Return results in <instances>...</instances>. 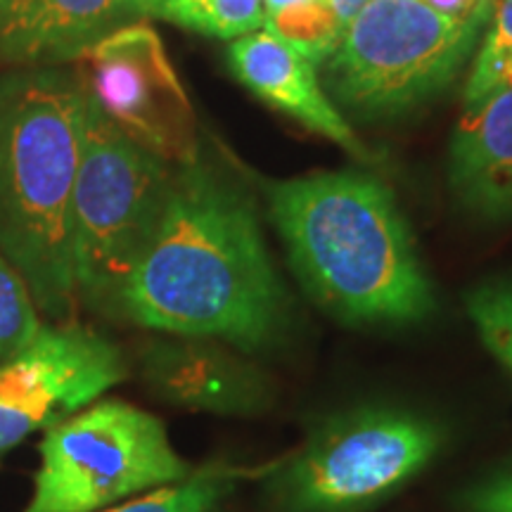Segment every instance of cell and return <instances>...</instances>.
<instances>
[{"label": "cell", "mask_w": 512, "mask_h": 512, "mask_svg": "<svg viewBox=\"0 0 512 512\" xmlns=\"http://www.w3.org/2000/svg\"><path fill=\"white\" fill-rule=\"evenodd\" d=\"M110 316L164 335L219 339L249 356L280 347L292 297L252 192L200 155L176 164L162 221Z\"/></svg>", "instance_id": "1"}, {"label": "cell", "mask_w": 512, "mask_h": 512, "mask_svg": "<svg viewBox=\"0 0 512 512\" xmlns=\"http://www.w3.org/2000/svg\"><path fill=\"white\" fill-rule=\"evenodd\" d=\"M268 219L299 285L351 328H406L437 294L394 192L366 171H325L266 185Z\"/></svg>", "instance_id": "2"}, {"label": "cell", "mask_w": 512, "mask_h": 512, "mask_svg": "<svg viewBox=\"0 0 512 512\" xmlns=\"http://www.w3.org/2000/svg\"><path fill=\"white\" fill-rule=\"evenodd\" d=\"M83 114L79 74L55 67L0 74V254L53 323L72 320L79 302L69 214Z\"/></svg>", "instance_id": "3"}, {"label": "cell", "mask_w": 512, "mask_h": 512, "mask_svg": "<svg viewBox=\"0 0 512 512\" xmlns=\"http://www.w3.org/2000/svg\"><path fill=\"white\" fill-rule=\"evenodd\" d=\"M174 166L112 124L86 95L69 242L76 299L110 316L162 221Z\"/></svg>", "instance_id": "4"}, {"label": "cell", "mask_w": 512, "mask_h": 512, "mask_svg": "<svg viewBox=\"0 0 512 512\" xmlns=\"http://www.w3.org/2000/svg\"><path fill=\"white\" fill-rule=\"evenodd\" d=\"M448 432L401 406L330 415L271 475L278 512H368L401 494L439 458Z\"/></svg>", "instance_id": "5"}, {"label": "cell", "mask_w": 512, "mask_h": 512, "mask_svg": "<svg viewBox=\"0 0 512 512\" xmlns=\"http://www.w3.org/2000/svg\"><path fill=\"white\" fill-rule=\"evenodd\" d=\"M494 12L451 22L420 0H370L325 64V88L358 117H389L451 86Z\"/></svg>", "instance_id": "6"}, {"label": "cell", "mask_w": 512, "mask_h": 512, "mask_svg": "<svg viewBox=\"0 0 512 512\" xmlns=\"http://www.w3.org/2000/svg\"><path fill=\"white\" fill-rule=\"evenodd\" d=\"M38 451L41 463L22 512H100L195 470L157 415L114 396L48 427Z\"/></svg>", "instance_id": "7"}, {"label": "cell", "mask_w": 512, "mask_h": 512, "mask_svg": "<svg viewBox=\"0 0 512 512\" xmlns=\"http://www.w3.org/2000/svg\"><path fill=\"white\" fill-rule=\"evenodd\" d=\"M79 60L86 95L128 138L171 164L197 157L195 112L150 24H124Z\"/></svg>", "instance_id": "8"}, {"label": "cell", "mask_w": 512, "mask_h": 512, "mask_svg": "<svg viewBox=\"0 0 512 512\" xmlns=\"http://www.w3.org/2000/svg\"><path fill=\"white\" fill-rule=\"evenodd\" d=\"M126 377L128 361L110 337L72 320L43 325L34 344L0 363V458Z\"/></svg>", "instance_id": "9"}, {"label": "cell", "mask_w": 512, "mask_h": 512, "mask_svg": "<svg viewBox=\"0 0 512 512\" xmlns=\"http://www.w3.org/2000/svg\"><path fill=\"white\" fill-rule=\"evenodd\" d=\"M143 387L166 406L219 418H256L273 408L275 382L245 351L219 339L155 332L136 351Z\"/></svg>", "instance_id": "10"}, {"label": "cell", "mask_w": 512, "mask_h": 512, "mask_svg": "<svg viewBox=\"0 0 512 512\" xmlns=\"http://www.w3.org/2000/svg\"><path fill=\"white\" fill-rule=\"evenodd\" d=\"M228 62L238 81L245 83L256 98L342 145L349 155L363 162L370 159V152L323 91L316 64L287 46L273 31L256 29L235 38L228 48Z\"/></svg>", "instance_id": "11"}, {"label": "cell", "mask_w": 512, "mask_h": 512, "mask_svg": "<svg viewBox=\"0 0 512 512\" xmlns=\"http://www.w3.org/2000/svg\"><path fill=\"white\" fill-rule=\"evenodd\" d=\"M140 17L136 0H10L0 12V60L53 67L76 60Z\"/></svg>", "instance_id": "12"}, {"label": "cell", "mask_w": 512, "mask_h": 512, "mask_svg": "<svg viewBox=\"0 0 512 512\" xmlns=\"http://www.w3.org/2000/svg\"><path fill=\"white\" fill-rule=\"evenodd\" d=\"M448 181L470 214L512 219V88L467 107L451 140Z\"/></svg>", "instance_id": "13"}, {"label": "cell", "mask_w": 512, "mask_h": 512, "mask_svg": "<svg viewBox=\"0 0 512 512\" xmlns=\"http://www.w3.org/2000/svg\"><path fill=\"white\" fill-rule=\"evenodd\" d=\"M240 484V470L209 463L181 482L159 486L100 512H223Z\"/></svg>", "instance_id": "14"}, {"label": "cell", "mask_w": 512, "mask_h": 512, "mask_svg": "<svg viewBox=\"0 0 512 512\" xmlns=\"http://www.w3.org/2000/svg\"><path fill=\"white\" fill-rule=\"evenodd\" d=\"M136 8L140 17L216 38H240L264 27V0H136Z\"/></svg>", "instance_id": "15"}, {"label": "cell", "mask_w": 512, "mask_h": 512, "mask_svg": "<svg viewBox=\"0 0 512 512\" xmlns=\"http://www.w3.org/2000/svg\"><path fill=\"white\" fill-rule=\"evenodd\" d=\"M264 27L283 38L287 46L299 50L316 67L335 53L344 36V27L325 0H302L266 15Z\"/></svg>", "instance_id": "16"}, {"label": "cell", "mask_w": 512, "mask_h": 512, "mask_svg": "<svg viewBox=\"0 0 512 512\" xmlns=\"http://www.w3.org/2000/svg\"><path fill=\"white\" fill-rule=\"evenodd\" d=\"M465 313L484 349L512 377V275H496L470 287Z\"/></svg>", "instance_id": "17"}, {"label": "cell", "mask_w": 512, "mask_h": 512, "mask_svg": "<svg viewBox=\"0 0 512 512\" xmlns=\"http://www.w3.org/2000/svg\"><path fill=\"white\" fill-rule=\"evenodd\" d=\"M43 325L27 280L0 254V363L34 344Z\"/></svg>", "instance_id": "18"}, {"label": "cell", "mask_w": 512, "mask_h": 512, "mask_svg": "<svg viewBox=\"0 0 512 512\" xmlns=\"http://www.w3.org/2000/svg\"><path fill=\"white\" fill-rule=\"evenodd\" d=\"M512 55V0L496 3L494 17L484 34L470 79L465 86V105L472 107L491 93L501 91L503 72L508 57Z\"/></svg>", "instance_id": "19"}, {"label": "cell", "mask_w": 512, "mask_h": 512, "mask_svg": "<svg viewBox=\"0 0 512 512\" xmlns=\"http://www.w3.org/2000/svg\"><path fill=\"white\" fill-rule=\"evenodd\" d=\"M460 512H512V465L498 467L458 491Z\"/></svg>", "instance_id": "20"}, {"label": "cell", "mask_w": 512, "mask_h": 512, "mask_svg": "<svg viewBox=\"0 0 512 512\" xmlns=\"http://www.w3.org/2000/svg\"><path fill=\"white\" fill-rule=\"evenodd\" d=\"M420 3L451 22H467L482 12H494L498 0H420Z\"/></svg>", "instance_id": "21"}, {"label": "cell", "mask_w": 512, "mask_h": 512, "mask_svg": "<svg viewBox=\"0 0 512 512\" xmlns=\"http://www.w3.org/2000/svg\"><path fill=\"white\" fill-rule=\"evenodd\" d=\"M325 3H328L330 10L335 12L337 22L347 29V24L358 15V12L366 8L370 0H325Z\"/></svg>", "instance_id": "22"}, {"label": "cell", "mask_w": 512, "mask_h": 512, "mask_svg": "<svg viewBox=\"0 0 512 512\" xmlns=\"http://www.w3.org/2000/svg\"><path fill=\"white\" fill-rule=\"evenodd\" d=\"M294 3H302V0H264V17L273 15V12L290 8Z\"/></svg>", "instance_id": "23"}, {"label": "cell", "mask_w": 512, "mask_h": 512, "mask_svg": "<svg viewBox=\"0 0 512 512\" xmlns=\"http://www.w3.org/2000/svg\"><path fill=\"white\" fill-rule=\"evenodd\" d=\"M501 88H512V55L508 57V64H505L503 72V86Z\"/></svg>", "instance_id": "24"}, {"label": "cell", "mask_w": 512, "mask_h": 512, "mask_svg": "<svg viewBox=\"0 0 512 512\" xmlns=\"http://www.w3.org/2000/svg\"><path fill=\"white\" fill-rule=\"evenodd\" d=\"M8 3H10V0H0V12L5 10V5H8Z\"/></svg>", "instance_id": "25"}]
</instances>
